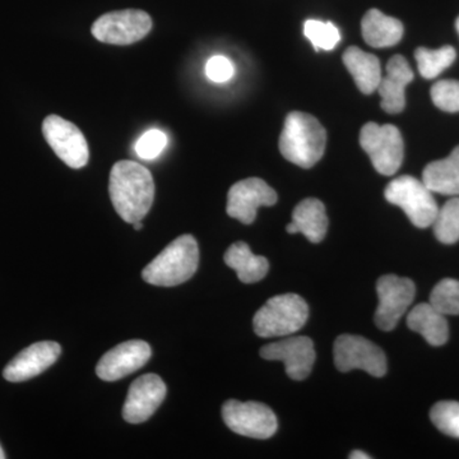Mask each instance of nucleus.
Segmentation results:
<instances>
[{"label":"nucleus","mask_w":459,"mask_h":459,"mask_svg":"<svg viewBox=\"0 0 459 459\" xmlns=\"http://www.w3.org/2000/svg\"><path fill=\"white\" fill-rule=\"evenodd\" d=\"M108 192L115 211L128 223L142 221L155 198L152 174L138 162H117L111 169Z\"/></svg>","instance_id":"1"},{"label":"nucleus","mask_w":459,"mask_h":459,"mask_svg":"<svg viewBox=\"0 0 459 459\" xmlns=\"http://www.w3.org/2000/svg\"><path fill=\"white\" fill-rule=\"evenodd\" d=\"M279 144L287 161L310 169L325 155L327 132L313 115L294 111L287 115Z\"/></svg>","instance_id":"2"},{"label":"nucleus","mask_w":459,"mask_h":459,"mask_svg":"<svg viewBox=\"0 0 459 459\" xmlns=\"http://www.w3.org/2000/svg\"><path fill=\"white\" fill-rule=\"evenodd\" d=\"M199 264V247L192 235H181L160 253L142 271L151 285L171 287L186 282L195 276Z\"/></svg>","instance_id":"3"},{"label":"nucleus","mask_w":459,"mask_h":459,"mask_svg":"<svg viewBox=\"0 0 459 459\" xmlns=\"http://www.w3.org/2000/svg\"><path fill=\"white\" fill-rule=\"evenodd\" d=\"M309 316V307L301 296L277 295L256 312L253 325L259 337L290 336L300 331Z\"/></svg>","instance_id":"4"},{"label":"nucleus","mask_w":459,"mask_h":459,"mask_svg":"<svg viewBox=\"0 0 459 459\" xmlns=\"http://www.w3.org/2000/svg\"><path fill=\"white\" fill-rule=\"evenodd\" d=\"M385 199L389 204L402 208L411 222L419 229H427L433 225L437 207L433 192L425 186L424 181L402 175L386 186Z\"/></svg>","instance_id":"5"},{"label":"nucleus","mask_w":459,"mask_h":459,"mask_svg":"<svg viewBox=\"0 0 459 459\" xmlns=\"http://www.w3.org/2000/svg\"><path fill=\"white\" fill-rule=\"evenodd\" d=\"M360 144L379 174L392 177L400 170L403 161L404 143L397 126L392 124H365L360 132Z\"/></svg>","instance_id":"6"},{"label":"nucleus","mask_w":459,"mask_h":459,"mask_svg":"<svg viewBox=\"0 0 459 459\" xmlns=\"http://www.w3.org/2000/svg\"><path fill=\"white\" fill-rule=\"evenodd\" d=\"M222 419L235 434L255 439H268L276 434L279 428L273 411L261 402H225Z\"/></svg>","instance_id":"7"},{"label":"nucleus","mask_w":459,"mask_h":459,"mask_svg":"<svg viewBox=\"0 0 459 459\" xmlns=\"http://www.w3.org/2000/svg\"><path fill=\"white\" fill-rule=\"evenodd\" d=\"M152 30V20L138 9L110 12L96 20L92 35L111 45H131L146 38Z\"/></svg>","instance_id":"8"},{"label":"nucleus","mask_w":459,"mask_h":459,"mask_svg":"<svg viewBox=\"0 0 459 459\" xmlns=\"http://www.w3.org/2000/svg\"><path fill=\"white\" fill-rule=\"evenodd\" d=\"M333 356L334 365L342 373L360 369L373 377L385 376V353L367 338L342 334L334 342Z\"/></svg>","instance_id":"9"},{"label":"nucleus","mask_w":459,"mask_h":459,"mask_svg":"<svg viewBox=\"0 0 459 459\" xmlns=\"http://www.w3.org/2000/svg\"><path fill=\"white\" fill-rule=\"evenodd\" d=\"M377 327L385 332L394 331L415 299V283L404 277L386 274L377 280Z\"/></svg>","instance_id":"10"},{"label":"nucleus","mask_w":459,"mask_h":459,"mask_svg":"<svg viewBox=\"0 0 459 459\" xmlns=\"http://www.w3.org/2000/svg\"><path fill=\"white\" fill-rule=\"evenodd\" d=\"M42 134L56 155L72 169H81L90 159L89 144L74 123L49 115L42 123Z\"/></svg>","instance_id":"11"},{"label":"nucleus","mask_w":459,"mask_h":459,"mask_svg":"<svg viewBox=\"0 0 459 459\" xmlns=\"http://www.w3.org/2000/svg\"><path fill=\"white\" fill-rule=\"evenodd\" d=\"M277 193L264 180L249 178L230 188L226 211L232 219L250 225L255 221L259 208L271 207L277 204Z\"/></svg>","instance_id":"12"},{"label":"nucleus","mask_w":459,"mask_h":459,"mask_svg":"<svg viewBox=\"0 0 459 459\" xmlns=\"http://www.w3.org/2000/svg\"><path fill=\"white\" fill-rule=\"evenodd\" d=\"M261 356L265 360L282 361L287 376L292 380H304L312 373L316 362V349L309 337H290L286 340L265 344Z\"/></svg>","instance_id":"13"},{"label":"nucleus","mask_w":459,"mask_h":459,"mask_svg":"<svg viewBox=\"0 0 459 459\" xmlns=\"http://www.w3.org/2000/svg\"><path fill=\"white\" fill-rule=\"evenodd\" d=\"M166 397L164 380L156 374H146L129 386L123 407V418L131 424L147 421L161 406Z\"/></svg>","instance_id":"14"},{"label":"nucleus","mask_w":459,"mask_h":459,"mask_svg":"<svg viewBox=\"0 0 459 459\" xmlns=\"http://www.w3.org/2000/svg\"><path fill=\"white\" fill-rule=\"evenodd\" d=\"M152 351L150 344L141 340L126 341L105 353L99 361L96 373L105 382H117L140 370L150 360Z\"/></svg>","instance_id":"15"},{"label":"nucleus","mask_w":459,"mask_h":459,"mask_svg":"<svg viewBox=\"0 0 459 459\" xmlns=\"http://www.w3.org/2000/svg\"><path fill=\"white\" fill-rule=\"evenodd\" d=\"M60 353L62 347L54 341L33 343L8 362L3 377L11 383L26 382L49 369L59 359Z\"/></svg>","instance_id":"16"},{"label":"nucleus","mask_w":459,"mask_h":459,"mask_svg":"<svg viewBox=\"0 0 459 459\" xmlns=\"http://www.w3.org/2000/svg\"><path fill=\"white\" fill-rule=\"evenodd\" d=\"M413 80V72L406 57L395 56L386 65L385 77L380 80L377 91L382 98L383 110L388 114H400L406 107L404 91Z\"/></svg>","instance_id":"17"},{"label":"nucleus","mask_w":459,"mask_h":459,"mask_svg":"<svg viewBox=\"0 0 459 459\" xmlns=\"http://www.w3.org/2000/svg\"><path fill=\"white\" fill-rule=\"evenodd\" d=\"M407 325L421 334L431 346H443L448 341L449 325L446 316L430 303L416 305L407 316Z\"/></svg>","instance_id":"18"},{"label":"nucleus","mask_w":459,"mask_h":459,"mask_svg":"<svg viewBox=\"0 0 459 459\" xmlns=\"http://www.w3.org/2000/svg\"><path fill=\"white\" fill-rule=\"evenodd\" d=\"M362 38L373 48H391L403 36V25L397 18L385 16L379 9L367 12L361 22Z\"/></svg>","instance_id":"19"},{"label":"nucleus","mask_w":459,"mask_h":459,"mask_svg":"<svg viewBox=\"0 0 459 459\" xmlns=\"http://www.w3.org/2000/svg\"><path fill=\"white\" fill-rule=\"evenodd\" d=\"M343 63L352 75L356 86L364 95L376 92L382 80L380 62L376 56L351 47L344 51Z\"/></svg>","instance_id":"20"},{"label":"nucleus","mask_w":459,"mask_h":459,"mask_svg":"<svg viewBox=\"0 0 459 459\" xmlns=\"http://www.w3.org/2000/svg\"><path fill=\"white\" fill-rule=\"evenodd\" d=\"M422 181L433 193L459 195V146L446 159L429 164L422 172Z\"/></svg>","instance_id":"21"},{"label":"nucleus","mask_w":459,"mask_h":459,"mask_svg":"<svg viewBox=\"0 0 459 459\" xmlns=\"http://www.w3.org/2000/svg\"><path fill=\"white\" fill-rule=\"evenodd\" d=\"M223 259L230 268L237 272L238 280L244 283L259 282L270 271L267 258L253 255L249 246L244 241L232 244L226 250Z\"/></svg>","instance_id":"22"},{"label":"nucleus","mask_w":459,"mask_h":459,"mask_svg":"<svg viewBox=\"0 0 459 459\" xmlns=\"http://www.w3.org/2000/svg\"><path fill=\"white\" fill-rule=\"evenodd\" d=\"M292 223L312 243H320L327 235L328 219L325 207L319 199H304L292 212Z\"/></svg>","instance_id":"23"},{"label":"nucleus","mask_w":459,"mask_h":459,"mask_svg":"<svg viewBox=\"0 0 459 459\" xmlns=\"http://www.w3.org/2000/svg\"><path fill=\"white\" fill-rule=\"evenodd\" d=\"M415 57L420 74L427 80H433L455 63L457 53L452 47H443L435 50L419 48L415 51Z\"/></svg>","instance_id":"24"},{"label":"nucleus","mask_w":459,"mask_h":459,"mask_svg":"<svg viewBox=\"0 0 459 459\" xmlns=\"http://www.w3.org/2000/svg\"><path fill=\"white\" fill-rule=\"evenodd\" d=\"M434 234L443 244H455L459 240V198L449 199L437 211L433 222Z\"/></svg>","instance_id":"25"},{"label":"nucleus","mask_w":459,"mask_h":459,"mask_svg":"<svg viewBox=\"0 0 459 459\" xmlns=\"http://www.w3.org/2000/svg\"><path fill=\"white\" fill-rule=\"evenodd\" d=\"M429 303L446 316H459V281L452 279L440 281L431 291Z\"/></svg>","instance_id":"26"},{"label":"nucleus","mask_w":459,"mask_h":459,"mask_svg":"<svg viewBox=\"0 0 459 459\" xmlns=\"http://www.w3.org/2000/svg\"><path fill=\"white\" fill-rule=\"evenodd\" d=\"M305 38L309 39L316 50H333L341 41L340 30L332 22L307 20L304 25Z\"/></svg>","instance_id":"27"},{"label":"nucleus","mask_w":459,"mask_h":459,"mask_svg":"<svg viewBox=\"0 0 459 459\" xmlns=\"http://www.w3.org/2000/svg\"><path fill=\"white\" fill-rule=\"evenodd\" d=\"M430 419L442 433L459 439V403L455 401L437 402L430 411Z\"/></svg>","instance_id":"28"},{"label":"nucleus","mask_w":459,"mask_h":459,"mask_svg":"<svg viewBox=\"0 0 459 459\" xmlns=\"http://www.w3.org/2000/svg\"><path fill=\"white\" fill-rule=\"evenodd\" d=\"M430 93L435 107L446 113H458L459 81H439L431 87Z\"/></svg>","instance_id":"29"},{"label":"nucleus","mask_w":459,"mask_h":459,"mask_svg":"<svg viewBox=\"0 0 459 459\" xmlns=\"http://www.w3.org/2000/svg\"><path fill=\"white\" fill-rule=\"evenodd\" d=\"M168 144V137L159 129H151L135 143V152L143 160H153L161 155Z\"/></svg>","instance_id":"30"},{"label":"nucleus","mask_w":459,"mask_h":459,"mask_svg":"<svg viewBox=\"0 0 459 459\" xmlns=\"http://www.w3.org/2000/svg\"><path fill=\"white\" fill-rule=\"evenodd\" d=\"M235 68L228 57L216 56L211 57L205 65V74L216 83H225L231 80Z\"/></svg>","instance_id":"31"},{"label":"nucleus","mask_w":459,"mask_h":459,"mask_svg":"<svg viewBox=\"0 0 459 459\" xmlns=\"http://www.w3.org/2000/svg\"><path fill=\"white\" fill-rule=\"evenodd\" d=\"M350 458L351 459H370V455H367L365 452L361 451H353L351 455H350Z\"/></svg>","instance_id":"32"},{"label":"nucleus","mask_w":459,"mask_h":459,"mask_svg":"<svg viewBox=\"0 0 459 459\" xmlns=\"http://www.w3.org/2000/svg\"><path fill=\"white\" fill-rule=\"evenodd\" d=\"M133 226H134L135 230L143 229V225H142V221L134 222V223H133Z\"/></svg>","instance_id":"33"},{"label":"nucleus","mask_w":459,"mask_h":459,"mask_svg":"<svg viewBox=\"0 0 459 459\" xmlns=\"http://www.w3.org/2000/svg\"><path fill=\"white\" fill-rule=\"evenodd\" d=\"M5 458V453L3 451L2 446H0V459Z\"/></svg>","instance_id":"34"},{"label":"nucleus","mask_w":459,"mask_h":459,"mask_svg":"<svg viewBox=\"0 0 459 459\" xmlns=\"http://www.w3.org/2000/svg\"><path fill=\"white\" fill-rule=\"evenodd\" d=\"M455 27H457V31L459 33V17L457 18V21H455Z\"/></svg>","instance_id":"35"}]
</instances>
